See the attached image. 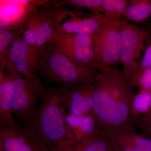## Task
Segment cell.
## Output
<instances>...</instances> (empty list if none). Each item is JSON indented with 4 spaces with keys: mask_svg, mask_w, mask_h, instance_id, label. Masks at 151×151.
Masks as SVG:
<instances>
[{
    "mask_svg": "<svg viewBox=\"0 0 151 151\" xmlns=\"http://www.w3.org/2000/svg\"><path fill=\"white\" fill-rule=\"evenodd\" d=\"M132 78L122 70L108 66L97 70L91 82L93 114L106 134L133 129L131 104L136 94Z\"/></svg>",
    "mask_w": 151,
    "mask_h": 151,
    "instance_id": "1",
    "label": "cell"
},
{
    "mask_svg": "<svg viewBox=\"0 0 151 151\" xmlns=\"http://www.w3.org/2000/svg\"><path fill=\"white\" fill-rule=\"evenodd\" d=\"M37 107L29 122L23 125L50 151H68L71 147L68 138L66 111L60 104L57 88L45 87Z\"/></svg>",
    "mask_w": 151,
    "mask_h": 151,
    "instance_id": "2",
    "label": "cell"
},
{
    "mask_svg": "<svg viewBox=\"0 0 151 151\" xmlns=\"http://www.w3.org/2000/svg\"><path fill=\"white\" fill-rule=\"evenodd\" d=\"M97 70L94 64L70 59L57 50L52 44L44 55L38 73L47 82L62 86H73L92 82Z\"/></svg>",
    "mask_w": 151,
    "mask_h": 151,
    "instance_id": "3",
    "label": "cell"
},
{
    "mask_svg": "<svg viewBox=\"0 0 151 151\" xmlns=\"http://www.w3.org/2000/svg\"><path fill=\"white\" fill-rule=\"evenodd\" d=\"M69 10L54 1H42L30 12L23 37L30 46L41 50L52 45V35Z\"/></svg>",
    "mask_w": 151,
    "mask_h": 151,
    "instance_id": "4",
    "label": "cell"
},
{
    "mask_svg": "<svg viewBox=\"0 0 151 151\" xmlns=\"http://www.w3.org/2000/svg\"><path fill=\"white\" fill-rule=\"evenodd\" d=\"M0 68H4L13 85V114L18 119H22L24 125L35 113L38 101L41 98L45 87L39 77L35 79L23 75L15 70L9 63Z\"/></svg>",
    "mask_w": 151,
    "mask_h": 151,
    "instance_id": "5",
    "label": "cell"
},
{
    "mask_svg": "<svg viewBox=\"0 0 151 151\" xmlns=\"http://www.w3.org/2000/svg\"><path fill=\"white\" fill-rule=\"evenodd\" d=\"M120 31L122 71L127 77L132 78L139 69L141 53L145 50L146 41L151 37V32L145 26L132 24L124 19L121 22Z\"/></svg>",
    "mask_w": 151,
    "mask_h": 151,
    "instance_id": "6",
    "label": "cell"
},
{
    "mask_svg": "<svg viewBox=\"0 0 151 151\" xmlns=\"http://www.w3.org/2000/svg\"><path fill=\"white\" fill-rule=\"evenodd\" d=\"M121 22L103 27L91 35L94 63L98 70L121 63Z\"/></svg>",
    "mask_w": 151,
    "mask_h": 151,
    "instance_id": "7",
    "label": "cell"
},
{
    "mask_svg": "<svg viewBox=\"0 0 151 151\" xmlns=\"http://www.w3.org/2000/svg\"><path fill=\"white\" fill-rule=\"evenodd\" d=\"M52 41L57 50L70 59L94 65L91 35L69 33L55 30Z\"/></svg>",
    "mask_w": 151,
    "mask_h": 151,
    "instance_id": "8",
    "label": "cell"
},
{
    "mask_svg": "<svg viewBox=\"0 0 151 151\" xmlns=\"http://www.w3.org/2000/svg\"><path fill=\"white\" fill-rule=\"evenodd\" d=\"M46 49L41 50L29 45L23 35L12 44L7 62L19 73L29 78H38L37 76L42 60Z\"/></svg>",
    "mask_w": 151,
    "mask_h": 151,
    "instance_id": "9",
    "label": "cell"
},
{
    "mask_svg": "<svg viewBox=\"0 0 151 151\" xmlns=\"http://www.w3.org/2000/svg\"><path fill=\"white\" fill-rule=\"evenodd\" d=\"M60 104L68 114L83 116L93 114L94 97L92 83L57 88Z\"/></svg>",
    "mask_w": 151,
    "mask_h": 151,
    "instance_id": "10",
    "label": "cell"
},
{
    "mask_svg": "<svg viewBox=\"0 0 151 151\" xmlns=\"http://www.w3.org/2000/svg\"><path fill=\"white\" fill-rule=\"evenodd\" d=\"M84 12L69 10L57 30L69 33L92 35L103 27L121 22L113 21L103 14H88Z\"/></svg>",
    "mask_w": 151,
    "mask_h": 151,
    "instance_id": "11",
    "label": "cell"
},
{
    "mask_svg": "<svg viewBox=\"0 0 151 151\" xmlns=\"http://www.w3.org/2000/svg\"><path fill=\"white\" fill-rule=\"evenodd\" d=\"M0 151H50L24 127H1Z\"/></svg>",
    "mask_w": 151,
    "mask_h": 151,
    "instance_id": "12",
    "label": "cell"
},
{
    "mask_svg": "<svg viewBox=\"0 0 151 151\" xmlns=\"http://www.w3.org/2000/svg\"><path fill=\"white\" fill-rule=\"evenodd\" d=\"M0 29L13 30L26 23L30 11L42 1L1 0Z\"/></svg>",
    "mask_w": 151,
    "mask_h": 151,
    "instance_id": "13",
    "label": "cell"
},
{
    "mask_svg": "<svg viewBox=\"0 0 151 151\" xmlns=\"http://www.w3.org/2000/svg\"><path fill=\"white\" fill-rule=\"evenodd\" d=\"M65 124L68 142L71 146L105 133L93 114L78 116L66 113Z\"/></svg>",
    "mask_w": 151,
    "mask_h": 151,
    "instance_id": "14",
    "label": "cell"
},
{
    "mask_svg": "<svg viewBox=\"0 0 151 151\" xmlns=\"http://www.w3.org/2000/svg\"><path fill=\"white\" fill-rule=\"evenodd\" d=\"M106 135L112 145L120 151H151V139L138 134L133 129Z\"/></svg>",
    "mask_w": 151,
    "mask_h": 151,
    "instance_id": "15",
    "label": "cell"
},
{
    "mask_svg": "<svg viewBox=\"0 0 151 151\" xmlns=\"http://www.w3.org/2000/svg\"><path fill=\"white\" fill-rule=\"evenodd\" d=\"M14 88L12 80L0 68V125L1 127L19 126L12 116Z\"/></svg>",
    "mask_w": 151,
    "mask_h": 151,
    "instance_id": "16",
    "label": "cell"
},
{
    "mask_svg": "<svg viewBox=\"0 0 151 151\" xmlns=\"http://www.w3.org/2000/svg\"><path fill=\"white\" fill-rule=\"evenodd\" d=\"M151 17V0L129 1L123 15L124 19L137 23H143Z\"/></svg>",
    "mask_w": 151,
    "mask_h": 151,
    "instance_id": "17",
    "label": "cell"
},
{
    "mask_svg": "<svg viewBox=\"0 0 151 151\" xmlns=\"http://www.w3.org/2000/svg\"><path fill=\"white\" fill-rule=\"evenodd\" d=\"M69 151H113L112 143L104 133L71 146Z\"/></svg>",
    "mask_w": 151,
    "mask_h": 151,
    "instance_id": "18",
    "label": "cell"
},
{
    "mask_svg": "<svg viewBox=\"0 0 151 151\" xmlns=\"http://www.w3.org/2000/svg\"><path fill=\"white\" fill-rule=\"evenodd\" d=\"M26 23L15 29H0V67L7 61L11 47L17 39L23 35Z\"/></svg>",
    "mask_w": 151,
    "mask_h": 151,
    "instance_id": "19",
    "label": "cell"
},
{
    "mask_svg": "<svg viewBox=\"0 0 151 151\" xmlns=\"http://www.w3.org/2000/svg\"><path fill=\"white\" fill-rule=\"evenodd\" d=\"M54 1L61 6L72 8L74 10H87L91 13L102 14L103 0H56Z\"/></svg>",
    "mask_w": 151,
    "mask_h": 151,
    "instance_id": "20",
    "label": "cell"
},
{
    "mask_svg": "<svg viewBox=\"0 0 151 151\" xmlns=\"http://www.w3.org/2000/svg\"><path fill=\"white\" fill-rule=\"evenodd\" d=\"M129 2V0H103L102 14L113 21H121Z\"/></svg>",
    "mask_w": 151,
    "mask_h": 151,
    "instance_id": "21",
    "label": "cell"
},
{
    "mask_svg": "<svg viewBox=\"0 0 151 151\" xmlns=\"http://www.w3.org/2000/svg\"><path fill=\"white\" fill-rule=\"evenodd\" d=\"M151 108V94L140 92L135 95L132 100L131 116L132 122L147 113Z\"/></svg>",
    "mask_w": 151,
    "mask_h": 151,
    "instance_id": "22",
    "label": "cell"
},
{
    "mask_svg": "<svg viewBox=\"0 0 151 151\" xmlns=\"http://www.w3.org/2000/svg\"><path fill=\"white\" fill-rule=\"evenodd\" d=\"M132 82L140 92L151 94V68L136 72L132 78Z\"/></svg>",
    "mask_w": 151,
    "mask_h": 151,
    "instance_id": "23",
    "label": "cell"
},
{
    "mask_svg": "<svg viewBox=\"0 0 151 151\" xmlns=\"http://www.w3.org/2000/svg\"><path fill=\"white\" fill-rule=\"evenodd\" d=\"M140 127L142 134L146 137H151V108L144 116L139 117L134 121Z\"/></svg>",
    "mask_w": 151,
    "mask_h": 151,
    "instance_id": "24",
    "label": "cell"
},
{
    "mask_svg": "<svg viewBox=\"0 0 151 151\" xmlns=\"http://www.w3.org/2000/svg\"><path fill=\"white\" fill-rule=\"evenodd\" d=\"M151 68V37L146 41L145 54L141 61L139 69L137 72Z\"/></svg>",
    "mask_w": 151,
    "mask_h": 151,
    "instance_id": "25",
    "label": "cell"
},
{
    "mask_svg": "<svg viewBox=\"0 0 151 151\" xmlns=\"http://www.w3.org/2000/svg\"><path fill=\"white\" fill-rule=\"evenodd\" d=\"M145 26L151 32V20L150 22H149L146 23Z\"/></svg>",
    "mask_w": 151,
    "mask_h": 151,
    "instance_id": "26",
    "label": "cell"
},
{
    "mask_svg": "<svg viewBox=\"0 0 151 151\" xmlns=\"http://www.w3.org/2000/svg\"><path fill=\"white\" fill-rule=\"evenodd\" d=\"M113 145V151H120L119 149H117L115 146L113 145Z\"/></svg>",
    "mask_w": 151,
    "mask_h": 151,
    "instance_id": "27",
    "label": "cell"
}]
</instances>
